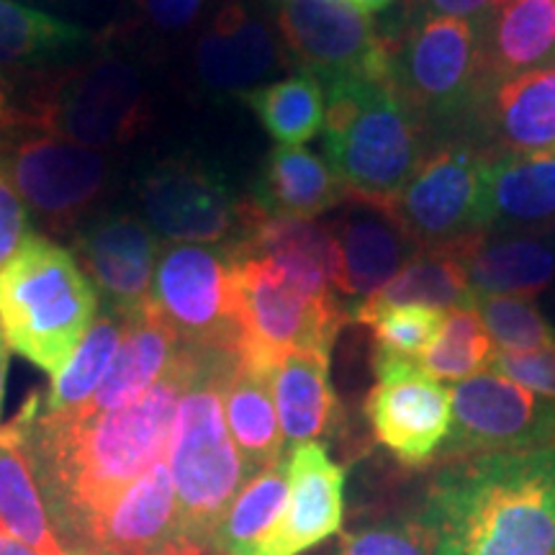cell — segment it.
<instances>
[{
  "mask_svg": "<svg viewBox=\"0 0 555 555\" xmlns=\"http://www.w3.org/2000/svg\"><path fill=\"white\" fill-rule=\"evenodd\" d=\"M189 378L185 347L168 373L134 404L93 416L21 412L41 496L67 553H78L103 512L159 461H168L178 401Z\"/></svg>",
  "mask_w": 555,
  "mask_h": 555,
  "instance_id": "6da1fadb",
  "label": "cell"
},
{
  "mask_svg": "<svg viewBox=\"0 0 555 555\" xmlns=\"http://www.w3.org/2000/svg\"><path fill=\"white\" fill-rule=\"evenodd\" d=\"M420 517L435 555H555V446L446 463Z\"/></svg>",
  "mask_w": 555,
  "mask_h": 555,
  "instance_id": "7a4b0ae2",
  "label": "cell"
},
{
  "mask_svg": "<svg viewBox=\"0 0 555 555\" xmlns=\"http://www.w3.org/2000/svg\"><path fill=\"white\" fill-rule=\"evenodd\" d=\"M189 352V378L178 401L168 466L176 483L180 540L211 547L214 532L253 474L242 461L224 416V384L240 352Z\"/></svg>",
  "mask_w": 555,
  "mask_h": 555,
  "instance_id": "3957f363",
  "label": "cell"
},
{
  "mask_svg": "<svg viewBox=\"0 0 555 555\" xmlns=\"http://www.w3.org/2000/svg\"><path fill=\"white\" fill-rule=\"evenodd\" d=\"M101 298L67 247L34 232L0 270L5 343L54 378L99 317Z\"/></svg>",
  "mask_w": 555,
  "mask_h": 555,
  "instance_id": "277c9868",
  "label": "cell"
},
{
  "mask_svg": "<svg viewBox=\"0 0 555 555\" xmlns=\"http://www.w3.org/2000/svg\"><path fill=\"white\" fill-rule=\"evenodd\" d=\"M324 152L352 196L393 206L427 155V137L388 80L324 88Z\"/></svg>",
  "mask_w": 555,
  "mask_h": 555,
  "instance_id": "5b68a950",
  "label": "cell"
},
{
  "mask_svg": "<svg viewBox=\"0 0 555 555\" xmlns=\"http://www.w3.org/2000/svg\"><path fill=\"white\" fill-rule=\"evenodd\" d=\"M388 39V82L429 134H463L483 99L481 47L476 21L425 18Z\"/></svg>",
  "mask_w": 555,
  "mask_h": 555,
  "instance_id": "8992f818",
  "label": "cell"
},
{
  "mask_svg": "<svg viewBox=\"0 0 555 555\" xmlns=\"http://www.w3.org/2000/svg\"><path fill=\"white\" fill-rule=\"evenodd\" d=\"M26 103L29 129L101 152L134 142L150 121L142 69L121 54H95L60 67Z\"/></svg>",
  "mask_w": 555,
  "mask_h": 555,
  "instance_id": "52a82bcc",
  "label": "cell"
},
{
  "mask_svg": "<svg viewBox=\"0 0 555 555\" xmlns=\"http://www.w3.org/2000/svg\"><path fill=\"white\" fill-rule=\"evenodd\" d=\"M0 165L47 237L78 232L114 183L108 152L29 127L0 144Z\"/></svg>",
  "mask_w": 555,
  "mask_h": 555,
  "instance_id": "ba28073f",
  "label": "cell"
},
{
  "mask_svg": "<svg viewBox=\"0 0 555 555\" xmlns=\"http://www.w3.org/2000/svg\"><path fill=\"white\" fill-rule=\"evenodd\" d=\"M234 258V255H232ZM240 301V358L273 373L294 352L330 356L337 332L350 322L343 301L317 298L258 258H234Z\"/></svg>",
  "mask_w": 555,
  "mask_h": 555,
  "instance_id": "9c48e42d",
  "label": "cell"
},
{
  "mask_svg": "<svg viewBox=\"0 0 555 555\" xmlns=\"http://www.w3.org/2000/svg\"><path fill=\"white\" fill-rule=\"evenodd\" d=\"M150 309L193 350L240 352V301L234 258L221 245L165 242Z\"/></svg>",
  "mask_w": 555,
  "mask_h": 555,
  "instance_id": "30bf717a",
  "label": "cell"
},
{
  "mask_svg": "<svg viewBox=\"0 0 555 555\" xmlns=\"http://www.w3.org/2000/svg\"><path fill=\"white\" fill-rule=\"evenodd\" d=\"M144 221L163 242L232 247L258 206L240 198L224 172L196 157H170L139 180Z\"/></svg>",
  "mask_w": 555,
  "mask_h": 555,
  "instance_id": "8fae6325",
  "label": "cell"
},
{
  "mask_svg": "<svg viewBox=\"0 0 555 555\" xmlns=\"http://www.w3.org/2000/svg\"><path fill=\"white\" fill-rule=\"evenodd\" d=\"M278 34L291 65L322 88L343 80H388V39L345 0H281Z\"/></svg>",
  "mask_w": 555,
  "mask_h": 555,
  "instance_id": "7c38bea8",
  "label": "cell"
},
{
  "mask_svg": "<svg viewBox=\"0 0 555 555\" xmlns=\"http://www.w3.org/2000/svg\"><path fill=\"white\" fill-rule=\"evenodd\" d=\"M555 446V399L499 373H478L453 388V427L437 461L522 453Z\"/></svg>",
  "mask_w": 555,
  "mask_h": 555,
  "instance_id": "4fadbf2b",
  "label": "cell"
},
{
  "mask_svg": "<svg viewBox=\"0 0 555 555\" xmlns=\"http://www.w3.org/2000/svg\"><path fill=\"white\" fill-rule=\"evenodd\" d=\"M373 367L365 416L376 440L406 468L435 463L453 427V393L412 360L376 352Z\"/></svg>",
  "mask_w": 555,
  "mask_h": 555,
  "instance_id": "5bb4252c",
  "label": "cell"
},
{
  "mask_svg": "<svg viewBox=\"0 0 555 555\" xmlns=\"http://www.w3.org/2000/svg\"><path fill=\"white\" fill-rule=\"evenodd\" d=\"M486 155L468 144H442L425 157L393 211L425 247H446L486 232Z\"/></svg>",
  "mask_w": 555,
  "mask_h": 555,
  "instance_id": "9a60e30c",
  "label": "cell"
},
{
  "mask_svg": "<svg viewBox=\"0 0 555 555\" xmlns=\"http://www.w3.org/2000/svg\"><path fill=\"white\" fill-rule=\"evenodd\" d=\"M163 245L144 219L129 211H103L73 232L69 253L93 283L101 309L134 319L150 309Z\"/></svg>",
  "mask_w": 555,
  "mask_h": 555,
  "instance_id": "2e32d148",
  "label": "cell"
},
{
  "mask_svg": "<svg viewBox=\"0 0 555 555\" xmlns=\"http://www.w3.org/2000/svg\"><path fill=\"white\" fill-rule=\"evenodd\" d=\"M327 224L343 258V298L356 322L360 307L384 291L422 253V245L401 224L393 206L352 193Z\"/></svg>",
  "mask_w": 555,
  "mask_h": 555,
  "instance_id": "e0dca14e",
  "label": "cell"
},
{
  "mask_svg": "<svg viewBox=\"0 0 555 555\" xmlns=\"http://www.w3.org/2000/svg\"><path fill=\"white\" fill-rule=\"evenodd\" d=\"M196 75L211 95H245L288 65L281 39L242 0H227L196 41Z\"/></svg>",
  "mask_w": 555,
  "mask_h": 555,
  "instance_id": "ac0fdd59",
  "label": "cell"
},
{
  "mask_svg": "<svg viewBox=\"0 0 555 555\" xmlns=\"http://www.w3.org/2000/svg\"><path fill=\"white\" fill-rule=\"evenodd\" d=\"M463 134L486 157L555 150V67L491 82Z\"/></svg>",
  "mask_w": 555,
  "mask_h": 555,
  "instance_id": "d6986e66",
  "label": "cell"
},
{
  "mask_svg": "<svg viewBox=\"0 0 555 555\" xmlns=\"http://www.w3.org/2000/svg\"><path fill=\"white\" fill-rule=\"evenodd\" d=\"M178 543L176 483L159 461L95 519L75 555H163Z\"/></svg>",
  "mask_w": 555,
  "mask_h": 555,
  "instance_id": "ffe728a7",
  "label": "cell"
},
{
  "mask_svg": "<svg viewBox=\"0 0 555 555\" xmlns=\"http://www.w3.org/2000/svg\"><path fill=\"white\" fill-rule=\"evenodd\" d=\"M229 253L234 258L266 260L307 294L345 304L343 258L327 221L270 219L258 208L247 232Z\"/></svg>",
  "mask_w": 555,
  "mask_h": 555,
  "instance_id": "44dd1931",
  "label": "cell"
},
{
  "mask_svg": "<svg viewBox=\"0 0 555 555\" xmlns=\"http://www.w3.org/2000/svg\"><path fill=\"white\" fill-rule=\"evenodd\" d=\"M345 478V468L332 461L322 442H304L291 450L286 515L255 555H301L339 532Z\"/></svg>",
  "mask_w": 555,
  "mask_h": 555,
  "instance_id": "7402d4cb",
  "label": "cell"
},
{
  "mask_svg": "<svg viewBox=\"0 0 555 555\" xmlns=\"http://www.w3.org/2000/svg\"><path fill=\"white\" fill-rule=\"evenodd\" d=\"M486 232H555V150L486 157Z\"/></svg>",
  "mask_w": 555,
  "mask_h": 555,
  "instance_id": "603a6c76",
  "label": "cell"
},
{
  "mask_svg": "<svg viewBox=\"0 0 555 555\" xmlns=\"http://www.w3.org/2000/svg\"><path fill=\"white\" fill-rule=\"evenodd\" d=\"M486 82L555 67V0H499L476 18Z\"/></svg>",
  "mask_w": 555,
  "mask_h": 555,
  "instance_id": "cb8c5ba5",
  "label": "cell"
},
{
  "mask_svg": "<svg viewBox=\"0 0 555 555\" xmlns=\"http://www.w3.org/2000/svg\"><path fill=\"white\" fill-rule=\"evenodd\" d=\"M461 258L476 296L535 298L555 283V232L461 240Z\"/></svg>",
  "mask_w": 555,
  "mask_h": 555,
  "instance_id": "d4e9b609",
  "label": "cell"
},
{
  "mask_svg": "<svg viewBox=\"0 0 555 555\" xmlns=\"http://www.w3.org/2000/svg\"><path fill=\"white\" fill-rule=\"evenodd\" d=\"M350 196L330 163L301 147L270 152L253 185V204L270 219H317Z\"/></svg>",
  "mask_w": 555,
  "mask_h": 555,
  "instance_id": "484cf974",
  "label": "cell"
},
{
  "mask_svg": "<svg viewBox=\"0 0 555 555\" xmlns=\"http://www.w3.org/2000/svg\"><path fill=\"white\" fill-rule=\"evenodd\" d=\"M273 399L286 450L332 437L343 422V406L330 380V356L322 352L283 358L273 371Z\"/></svg>",
  "mask_w": 555,
  "mask_h": 555,
  "instance_id": "4316f807",
  "label": "cell"
},
{
  "mask_svg": "<svg viewBox=\"0 0 555 555\" xmlns=\"http://www.w3.org/2000/svg\"><path fill=\"white\" fill-rule=\"evenodd\" d=\"M180 350H183V345H180L176 332L152 309L129 319L127 335H124V343L116 352L114 365L103 378L99 391L93 393V399L73 416H93L134 404L170 371Z\"/></svg>",
  "mask_w": 555,
  "mask_h": 555,
  "instance_id": "83f0119b",
  "label": "cell"
},
{
  "mask_svg": "<svg viewBox=\"0 0 555 555\" xmlns=\"http://www.w3.org/2000/svg\"><path fill=\"white\" fill-rule=\"evenodd\" d=\"M0 522L37 555H73L62 545L47 512L21 414L0 427Z\"/></svg>",
  "mask_w": 555,
  "mask_h": 555,
  "instance_id": "f1b7e54d",
  "label": "cell"
},
{
  "mask_svg": "<svg viewBox=\"0 0 555 555\" xmlns=\"http://www.w3.org/2000/svg\"><path fill=\"white\" fill-rule=\"evenodd\" d=\"M224 416L249 474H260L286 457L273 399V373L240 358L224 384Z\"/></svg>",
  "mask_w": 555,
  "mask_h": 555,
  "instance_id": "f546056e",
  "label": "cell"
},
{
  "mask_svg": "<svg viewBox=\"0 0 555 555\" xmlns=\"http://www.w3.org/2000/svg\"><path fill=\"white\" fill-rule=\"evenodd\" d=\"M90 47V31L73 21L18 0H0V67H67L80 62Z\"/></svg>",
  "mask_w": 555,
  "mask_h": 555,
  "instance_id": "4dcf8cb0",
  "label": "cell"
},
{
  "mask_svg": "<svg viewBox=\"0 0 555 555\" xmlns=\"http://www.w3.org/2000/svg\"><path fill=\"white\" fill-rule=\"evenodd\" d=\"M406 304H420V307L437 311L474 309L476 291L468 281L466 266H463L461 242L422 249L384 291H378L371 301H365L360 311L406 307Z\"/></svg>",
  "mask_w": 555,
  "mask_h": 555,
  "instance_id": "1f68e13d",
  "label": "cell"
},
{
  "mask_svg": "<svg viewBox=\"0 0 555 555\" xmlns=\"http://www.w3.org/2000/svg\"><path fill=\"white\" fill-rule=\"evenodd\" d=\"M288 457L255 474L242 486L214 532L211 551L219 555H255L273 535L288 506Z\"/></svg>",
  "mask_w": 555,
  "mask_h": 555,
  "instance_id": "d6a6232c",
  "label": "cell"
},
{
  "mask_svg": "<svg viewBox=\"0 0 555 555\" xmlns=\"http://www.w3.org/2000/svg\"><path fill=\"white\" fill-rule=\"evenodd\" d=\"M242 101L258 116L262 129L283 147H298L324 129V116H327L324 88L314 75L301 69L291 78L249 90Z\"/></svg>",
  "mask_w": 555,
  "mask_h": 555,
  "instance_id": "836d02e7",
  "label": "cell"
},
{
  "mask_svg": "<svg viewBox=\"0 0 555 555\" xmlns=\"http://www.w3.org/2000/svg\"><path fill=\"white\" fill-rule=\"evenodd\" d=\"M127 327L129 319L101 309V317H95L93 327L88 330L73 360L52 378L50 397H47L41 414H75L93 399V393L99 391L111 365H114L116 352H119L124 335H127Z\"/></svg>",
  "mask_w": 555,
  "mask_h": 555,
  "instance_id": "e575fe53",
  "label": "cell"
},
{
  "mask_svg": "<svg viewBox=\"0 0 555 555\" xmlns=\"http://www.w3.org/2000/svg\"><path fill=\"white\" fill-rule=\"evenodd\" d=\"M494 339L486 332L476 309H455L442 322L433 347L420 358L422 371L435 380H466L494 363Z\"/></svg>",
  "mask_w": 555,
  "mask_h": 555,
  "instance_id": "d590c367",
  "label": "cell"
},
{
  "mask_svg": "<svg viewBox=\"0 0 555 555\" xmlns=\"http://www.w3.org/2000/svg\"><path fill=\"white\" fill-rule=\"evenodd\" d=\"M356 322L367 324L376 339V352L420 363V358L433 347L440 335L446 314L437 309L406 304V307L363 309Z\"/></svg>",
  "mask_w": 555,
  "mask_h": 555,
  "instance_id": "8d00e7d4",
  "label": "cell"
},
{
  "mask_svg": "<svg viewBox=\"0 0 555 555\" xmlns=\"http://www.w3.org/2000/svg\"><path fill=\"white\" fill-rule=\"evenodd\" d=\"M474 309L486 332L502 350L527 352L555 345V330L547 324L532 298L522 296H476Z\"/></svg>",
  "mask_w": 555,
  "mask_h": 555,
  "instance_id": "74e56055",
  "label": "cell"
},
{
  "mask_svg": "<svg viewBox=\"0 0 555 555\" xmlns=\"http://www.w3.org/2000/svg\"><path fill=\"white\" fill-rule=\"evenodd\" d=\"M337 555H435V540L422 517L397 519L347 532L339 540Z\"/></svg>",
  "mask_w": 555,
  "mask_h": 555,
  "instance_id": "f35d334b",
  "label": "cell"
},
{
  "mask_svg": "<svg viewBox=\"0 0 555 555\" xmlns=\"http://www.w3.org/2000/svg\"><path fill=\"white\" fill-rule=\"evenodd\" d=\"M491 371L530 388L540 397L555 399V345L527 352L499 350L494 363H491Z\"/></svg>",
  "mask_w": 555,
  "mask_h": 555,
  "instance_id": "ab89813d",
  "label": "cell"
},
{
  "mask_svg": "<svg viewBox=\"0 0 555 555\" xmlns=\"http://www.w3.org/2000/svg\"><path fill=\"white\" fill-rule=\"evenodd\" d=\"M34 234L29 208L13 189L11 178L0 165V270L16 258L24 242Z\"/></svg>",
  "mask_w": 555,
  "mask_h": 555,
  "instance_id": "60d3db41",
  "label": "cell"
},
{
  "mask_svg": "<svg viewBox=\"0 0 555 555\" xmlns=\"http://www.w3.org/2000/svg\"><path fill=\"white\" fill-rule=\"evenodd\" d=\"M208 0H134L139 21L155 34L189 31Z\"/></svg>",
  "mask_w": 555,
  "mask_h": 555,
  "instance_id": "b9f144b4",
  "label": "cell"
},
{
  "mask_svg": "<svg viewBox=\"0 0 555 555\" xmlns=\"http://www.w3.org/2000/svg\"><path fill=\"white\" fill-rule=\"evenodd\" d=\"M496 3L499 0H409L404 9V26L425 18L476 21Z\"/></svg>",
  "mask_w": 555,
  "mask_h": 555,
  "instance_id": "7bdbcfd3",
  "label": "cell"
},
{
  "mask_svg": "<svg viewBox=\"0 0 555 555\" xmlns=\"http://www.w3.org/2000/svg\"><path fill=\"white\" fill-rule=\"evenodd\" d=\"M29 124V103L21 95L11 69L0 67V144Z\"/></svg>",
  "mask_w": 555,
  "mask_h": 555,
  "instance_id": "ee69618b",
  "label": "cell"
},
{
  "mask_svg": "<svg viewBox=\"0 0 555 555\" xmlns=\"http://www.w3.org/2000/svg\"><path fill=\"white\" fill-rule=\"evenodd\" d=\"M9 363H11V347L5 343L3 330H0V416H3L5 384H9Z\"/></svg>",
  "mask_w": 555,
  "mask_h": 555,
  "instance_id": "f6af8a7d",
  "label": "cell"
},
{
  "mask_svg": "<svg viewBox=\"0 0 555 555\" xmlns=\"http://www.w3.org/2000/svg\"><path fill=\"white\" fill-rule=\"evenodd\" d=\"M0 555H37V553L29 551L21 540L13 538L3 527V522H0Z\"/></svg>",
  "mask_w": 555,
  "mask_h": 555,
  "instance_id": "bcb514c9",
  "label": "cell"
},
{
  "mask_svg": "<svg viewBox=\"0 0 555 555\" xmlns=\"http://www.w3.org/2000/svg\"><path fill=\"white\" fill-rule=\"evenodd\" d=\"M345 3H350L352 9L363 11V13H367V16H371V13H380V11H386L388 5L393 3V0H345Z\"/></svg>",
  "mask_w": 555,
  "mask_h": 555,
  "instance_id": "7dc6e473",
  "label": "cell"
},
{
  "mask_svg": "<svg viewBox=\"0 0 555 555\" xmlns=\"http://www.w3.org/2000/svg\"><path fill=\"white\" fill-rule=\"evenodd\" d=\"M163 555H219L211 547H201V545H191V543H178L172 545L170 551H165Z\"/></svg>",
  "mask_w": 555,
  "mask_h": 555,
  "instance_id": "c3c4849f",
  "label": "cell"
},
{
  "mask_svg": "<svg viewBox=\"0 0 555 555\" xmlns=\"http://www.w3.org/2000/svg\"><path fill=\"white\" fill-rule=\"evenodd\" d=\"M18 3H24V0H18Z\"/></svg>",
  "mask_w": 555,
  "mask_h": 555,
  "instance_id": "681fc988",
  "label": "cell"
}]
</instances>
